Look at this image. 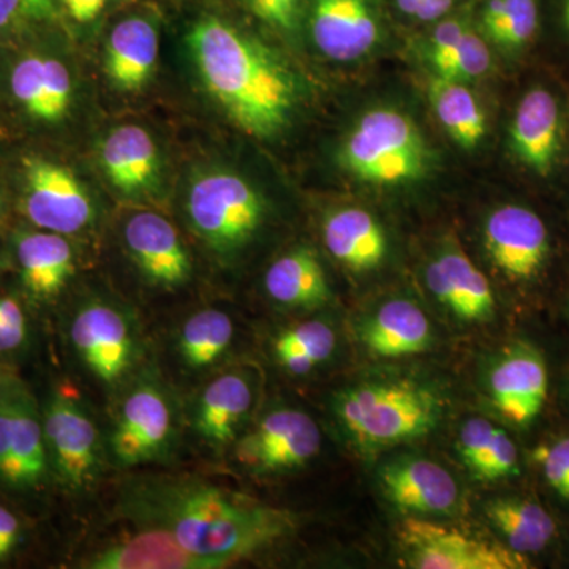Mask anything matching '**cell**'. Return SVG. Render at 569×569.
Returning <instances> with one entry per match:
<instances>
[{"instance_id": "6da1fadb", "label": "cell", "mask_w": 569, "mask_h": 569, "mask_svg": "<svg viewBox=\"0 0 569 569\" xmlns=\"http://www.w3.org/2000/svg\"><path fill=\"white\" fill-rule=\"evenodd\" d=\"M121 511L138 529L162 530L213 569L290 537L296 518L197 478L141 479L126 486Z\"/></svg>"}, {"instance_id": "7a4b0ae2", "label": "cell", "mask_w": 569, "mask_h": 569, "mask_svg": "<svg viewBox=\"0 0 569 569\" xmlns=\"http://www.w3.org/2000/svg\"><path fill=\"white\" fill-rule=\"evenodd\" d=\"M187 44L206 91L239 129L271 138L290 123L298 81L274 51L213 17L194 22Z\"/></svg>"}, {"instance_id": "3957f363", "label": "cell", "mask_w": 569, "mask_h": 569, "mask_svg": "<svg viewBox=\"0 0 569 569\" xmlns=\"http://www.w3.org/2000/svg\"><path fill=\"white\" fill-rule=\"evenodd\" d=\"M336 417L362 448L396 447L432 432L443 400L429 385L413 380H376L337 395Z\"/></svg>"}, {"instance_id": "277c9868", "label": "cell", "mask_w": 569, "mask_h": 569, "mask_svg": "<svg viewBox=\"0 0 569 569\" xmlns=\"http://www.w3.org/2000/svg\"><path fill=\"white\" fill-rule=\"evenodd\" d=\"M430 152L417 123L403 112L378 108L366 112L339 152L347 173L376 186L417 181L429 168Z\"/></svg>"}, {"instance_id": "5b68a950", "label": "cell", "mask_w": 569, "mask_h": 569, "mask_svg": "<svg viewBox=\"0 0 569 569\" xmlns=\"http://www.w3.org/2000/svg\"><path fill=\"white\" fill-rule=\"evenodd\" d=\"M186 212L193 233L212 253L233 258L260 233L268 216L263 194L228 170H208L187 190Z\"/></svg>"}, {"instance_id": "8992f818", "label": "cell", "mask_w": 569, "mask_h": 569, "mask_svg": "<svg viewBox=\"0 0 569 569\" xmlns=\"http://www.w3.org/2000/svg\"><path fill=\"white\" fill-rule=\"evenodd\" d=\"M178 438L170 391L152 372L134 378L119 402L107 437L108 459L121 468L163 463L173 456Z\"/></svg>"}, {"instance_id": "52a82bcc", "label": "cell", "mask_w": 569, "mask_h": 569, "mask_svg": "<svg viewBox=\"0 0 569 569\" xmlns=\"http://www.w3.org/2000/svg\"><path fill=\"white\" fill-rule=\"evenodd\" d=\"M41 421L51 477L69 492H88L108 460L107 440L91 411L80 397L58 389L48 397Z\"/></svg>"}, {"instance_id": "ba28073f", "label": "cell", "mask_w": 569, "mask_h": 569, "mask_svg": "<svg viewBox=\"0 0 569 569\" xmlns=\"http://www.w3.org/2000/svg\"><path fill=\"white\" fill-rule=\"evenodd\" d=\"M51 477L36 399L13 378L0 381V488L39 489Z\"/></svg>"}, {"instance_id": "9c48e42d", "label": "cell", "mask_w": 569, "mask_h": 569, "mask_svg": "<svg viewBox=\"0 0 569 569\" xmlns=\"http://www.w3.org/2000/svg\"><path fill=\"white\" fill-rule=\"evenodd\" d=\"M69 337L82 366L100 383L116 388L133 372L140 339L134 320L122 307L102 299L86 302L71 318Z\"/></svg>"}, {"instance_id": "30bf717a", "label": "cell", "mask_w": 569, "mask_h": 569, "mask_svg": "<svg viewBox=\"0 0 569 569\" xmlns=\"http://www.w3.org/2000/svg\"><path fill=\"white\" fill-rule=\"evenodd\" d=\"M408 567L417 569H522L529 560L511 548L492 545L419 516L397 529Z\"/></svg>"}, {"instance_id": "8fae6325", "label": "cell", "mask_w": 569, "mask_h": 569, "mask_svg": "<svg viewBox=\"0 0 569 569\" xmlns=\"http://www.w3.org/2000/svg\"><path fill=\"white\" fill-rule=\"evenodd\" d=\"M320 448V427L309 415L296 408H276L241 433L234 455L252 473L272 475L306 466Z\"/></svg>"}, {"instance_id": "7c38bea8", "label": "cell", "mask_w": 569, "mask_h": 569, "mask_svg": "<svg viewBox=\"0 0 569 569\" xmlns=\"http://www.w3.org/2000/svg\"><path fill=\"white\" fill-rule=\"evenodd\" d=\"M24 212L39 230L63 236L91 227L96 208L77 176L43 159L24 162Z\"/></svg>"}, {"instance_id": "4fadbf2b", "label": "cell", "mask_w": 569, "mask_h": 569, "mask_svg": "<svg viewBox=\"0 0 569 569\" xmlns=\"http://www.w3.org/2000/svg\"><path fill=\"white\" fill-rule=\"evenodd\" d=\"M122 238L130 260L153 287L174 290L189 282L192 258L167 217L151 211L133 213L123 224Z\"/></svg>"}, {"instance_id": "5bb4252c", "label": "cell", "mask_w": 569, "mask_h": 569, "mask_svg": "<svg viewBox=\"0 0 569 569\" xmlns=\"http://www.w3.org/2000/svg\"><path fill=\"white\" fill-rule=\"evenodd\" d=\"M485 242L492 263L516 282L537 277L548 260V227L523 206L508 204L490 213Z\"/></svg>"}, {"instance_id": "9a60e30c", "label": "cell", "mask_w": 569, "mask_h": 569, "mask_svg": "<svg viewBox=\"0 0 569 569\" xmlns=\"http://www.w3.org/2000/svg\"><path fill=\"white\" fill-rule=\"evenodd\" d=\"M253 403L252 373L231 369L213 377L194 397L190 410L194 436L212 451L231 447L241 437Z\"/></svg>"}, {"instance_id": "2e32d148", "label": "cell", "mask_w": 569, "mask_h": 569, "mask_svg": "<svg viewBox=\"0 0 569 569\" xmlns=\"http://www.w3.org/2000/svg\"><path fill=\"white\" fill-rule=\"evenodd\" d=\"M388 500L410 516H451L459 507L458 481L447 468L426 458L402 456L380 470Z\"/></svg>"}, {"instance_id": "e0dca14e", "label": "cell", "mask_w": 569, "mask_h": 569, "mask_svg": "<svg viewBox=\"0 0 569 569\" xmlns=\"http://www.w3.org/2000/svg\"><path fill=\"white\" fill-rule=\"evenodd\" d=\"M545 358L533 347H509L489 372V391L498 413L516 426H527L541 413L548 399Z\"/></svg>"}, {"instance_id": "ac0fdd59", "label": "cell", "mask_w": 569, "mask_h": 569, "mask_svg": "<svg viewBox=\"0 0 569 569\" xmlns=\"http://www.w3.org/2000/svg\"><path fill=\"white\" fill-rule=\"evenodd\" d=\"M310 33L326 58L350 62L373 50L380 29L367 0H312Z\"/></svg>"}, {"instance_id": "d6986e66", "label": "cell", "mask_w": 569, "mask_h": 569, "mask_svg": "<svg viewBox=\"0 0 569 569\" xmlns=\"http://www.w3.org/2000/svg\"><path fill=\"white\" fill-rule=\"evenodd\" d=\"M426 282L437 301L466 321H488L496 310L488 277L458 246L427 264Z\"/></svg>"}, {"instance_id": "ffe728a7", "label": "cell", "mask_w": 569, "mask_h": 569, "mask_svg": "<svg viewBox=\"0 0 569 569\" xmlns=\"http://www.w3.org/2000/svg\"><path fill=\"white\" fill-rule=\"evenodd\" d=\"M509 134L520 162L539 176H548L556 167L561 146V114L556 97L542 88L527 92L516 108Z\"/></svg>"}, {"instance_id": "44dd1931", "label": "cell", "mask_w": 569, "mask_h": 569, "mask_svg": "<svg viewBox=\"0 0 569 569\" xmlns=\"http://www.w3.org/2000/svg\"><path fill=\"white\" fill-rule=\"evenodd\" d=\"M104 174L126 194H144L160 182V153L148 130L140 126L116 127L100 149Z\"/></svg>"}, {"instance_id": "7402d4cb", "label": "cell", "mask_w": 569, "mask_h": 569, "mask_svg": "<svg viewBox=\"0 0 569 569\" xmlns=\"http://www.w3.org/2000/svg\"><path fill=\"white\" fill-rule=\"evenodd\" d=\"M11 93L29 116L41 122H59L70 110L73 84L61 61L28 56L13 67Z\"/></svg>"}, {"instance_id": "603a6c76", "label": "cell", "mask_w": 569, "mask_h": 569, "mask_svg": "<svg viewBox=\"0 0 569 569\" xmlns=\"http://www.w3.org/2000/svg\"><path fill=\"white\" fill-rule=\"evenodd\" d=\"M22 287L37 301H51L74 274V253L66 236L28 231L14 241Z\"/></svg>"}, {"instance_id": "cb8c5ba5", "label": "cell", "mask_w": 569, "mask_h": 569, "mask_svg": "<svg viewBox=\"0 0 569 569\" xmlns=\"http://www.w3.org/2000/svg\"><path fill=\"white\" fill-rule=\"evenodd\" d=\"M359 337L373 355L402 358L429 350L433 329L421 307L408 299H395L367 318Z\"/></svg>"}, {"instance_id": "d4e9b609", "label": "cell", "mask_w": 569, "mask_h": 569, "mask_svg": "<svg viewBox=\"0 0 569 569\" xmlns=\"http://www.w3.org/2000/svg\"><path fill=\"white\" fill-rule=\"evenodd\" d=\"M159 59V31L144 18H127L107 40L104 70L116 88L138 92L151 80Z\"/></svg>"}, {"instance_id": "484cf974", "label": "cell", "mask_w": 569, "mask_h": 569, "mask_svg": "<svg viewBox=\"0 0 569 569\" xmlns=\"http://www.w3.org/2000/svg\"><path fill=\"white\" fill-rule=\"evenodd\" d=\"M326 249L339 263L356 272L372 271L387 257L383 228L372 213L361 208H343L323 222Z\"/></svg>"}, {"instance_id": "4316f807", "label": "cell", "mask_w": 569, "mask_h": 569, "mask_svg": "<svg viewBox=\"0 0 569 569\" xmlns=\"http://www.w3.org/2000/svg\"><path fill=\"white\" fill-rule=\"evenodd\" d=\"M89 569H213L162 530L140 529L86 561Z\"/></svg>"}, {"instance_id": "83f0119b", "label": "cell", "mask_w": 569, "mask_h": 569, "mask_svg": "<svg viewBox=\"0 0 569 569\" xmlns=\"http://www.w3.org/2000/svg\"><path fill=\"white\" fill-rule=\"evenodd\" d=\"M264 288L272 301L290 309H317L331 299L323 264L309 247L277 258L266 272Z\"/></svg>"}, {"instance_id": "f1b7e54d", "label": "cell", "mask_w": 569, "mask_h": 569, "mask_svg": "<svg viewBox=\"0 0 569 569\" xmlns=\"http://www.w3.org/2000/svg\"><path fill=\"white\" fill-rule=\"evenodd\" d=\"M486 516L507 539L508 548L527 556L548 548L556 537L552 516L537 501L501 497L486 505Z\"/></svg>"}, {"instance_id": "f546056e", "label": "cell", "mask_w": 569, "mask_h": 569, "mask_svg": "<svg viewBox=\"0 0 569 569\" xmlns=\"http://www.w3.org/2000/svg\"><path fill=\"white\" fill-rule=\"evenodd\" d=\"M430 103L438 121L460 148L475 149L485 138L486 114L463 82L436 77L429 86Z\"/></svg>"}, {"instance_id": "4dcf8cb0", "label": "cell", "mask_w": 569, "mask_h": 569, "mask_svg": "<svg viewBox=\"0 0 569 569\" xmlns=\"http://www.w3.org/2000/svg\"><path fill=\"white\" fill-rule=\"evenodd\" d=\"M234 339V323L227 312L203 309L183 321L178 335V355L193 370L216 366Z\"/></svg>"}, {"instance_id": "1f68e13d", "label": "cell", "mask_w": 569, "mask_h": 569, "mask_svg": "<svg viewBox=\"0 0 569 569\" xmlns=\"http://www.w3.org/2000/svg\"><path fill=\"white\" fill-rule=\"evenodd\" d=\"M272 350L287 372L306 376L335 353L336 332L323 320L305 321L280 332Z\"/></svg>"}, {"instance_id": "d6a6232c", "label": "cell", "mask_w": 569, "mask_h": 569, "mask_svg": "<svg viewBox=\"0 0 569 569\" xmlns=\"http://www.w3.org/2000/svg\"><path fill=\"white\" fill-rule=\"evenodd\" d=\"M482 26L498 47L519 50L537 32V0H489L482 13Z\"/></svg>"}, {"instance_id": "836d02e7", "label": "cell", "mask_w": 569, "mask_h": 569, "mask_svg": "<svg viewBox=\"0 0 569 569\" xmlns=\"http://www.w3.org/2000/svg\"><path fill=\"white\" fill-rule=\"evenodd\" d=\"M436 77L460 82L477 80L490 70V51L486 41L471 29H467L462 39L449 52L443 61L432 67Z\"/></svg>"}, {"instance_id": "e575fe53", "label": "cell", "mask_w": 569, "mask_h": 569, "mask_svg": "<svg viewBox=\"0 0 569 569\" xmlns=\"http://www.w3.org/2000/svg\"><path fill=\"white\" fill-rule=\"evenodd\" d=\"M471 473L481 481H500L519 473L518 448L503 429L498 427L492 443Z\"/></svg>"}, {"instance_id": "d590c367", "label": "cell", "mask_w": 569, "mask_h": 569, "mask_svg": "<svg viewBox=\"0 0 569 569\" xmlns=\"http://www.w3.org/2000/svg\"><path fill=\"white\" fill-rule=\"evenodd\" d=\"M533 460L550 490L569 501V437L539 445L535 448Z\"/></svg>"}, {"instance_id": "8d00e7d4", "label": "cell", "mask_w": 569, "mask_h": 569, "mask_svg": "<svg viewBox=\"0 0 569 569\" xmlns=\"http://www.w3.org/2000/svg\"><path fill=\"white\" fill-rule=\"evenodd\" d=\"M497 429L498 427L486 418H471L463 422L459 433L458 448L460 458L470 470L478 466L479 460L488 451Z\"/></svg>"}, {"instance_id": "74e56055", "label": "cell", "mask_w": 569, "mask_h": 569, "mask_svg": "<svg viewBox=\"0 0 569 569\" xmlns=\"http://www.w3.org/2000/svg\"><path fill=\"white\" fill-rule=\"evenodd\" d=\"M28 336V320L17 299L0 298V353L17 350Z\"/></svg>"}, {"instance_id": "f35d334b", "label": "cell", "mask_w": 569, "mask_h": 569, "mask_svg": "<svg viewBox=\"0 0 569 569\" xmlns=\"http://www.w3.org/2000/svg\"><path fill=\"white\" fill-rule=\"evenodd\" d=\"M254 17L274 26V28L291 31L298 17V0H247Z\"/></svg>"}, {"instance_id": "ab89813d", "label": "cell", "mask_w": 569, "mask_h": 569, "mask_svg": "<svg viewBox=\"0 0 569 569\" xmlns=\"http://www.w3.org/2000/svg\"><path fill=\"white\" fill-rule=\"evenodd\" d=\"M467 29V26L462 24L460 21L451 20L441 22L436 29V32H433L432 39H430L429 51H427L430 66L433 67L436 63L443 61L449 52L455 50L456 44L462 39Z\"/></svg>"}, {"instance_id": "60d3db41", "label": "cell", "mask_w": 569, "mask_h": 569, "mask_svg": "<svg viewBox=\"0 0 569 569\" xmlns=\"http://www.w3.org/2000/svg\"><path fill=\"white\" fill-rule=\"evenodd\" d=\"M21 541V523L10 509L0 507V561L17 549Z\"/></svg>"}, {"instance_id": "b9f144b4", "label": "cell", "mask_w": 569, "mask_h": 569, "mask_svg": "<svg viewBox=\"0 0 569 569\" xmlns=\"http://www.w3.org/2000/svg\"><path fill=\"white\" fill-rule=\"evenodd\" d=\"M70 17L78 22H91L102 13L107 0H63Z\"/></svg>"}, {"instance_id": "7bdbcfd3", "label": "cell", "mask_w": 569, "mask_h": 569, "mask_svg": "<svg viewBox=\"0 0 569 569\" xmlns=\"http://www.w3.org/2000/svg\"><path fill=\"white\" fill-rule=\"evenodd\" d=\"M455 0H422L419 7L417 17L421 21H436L440 20L443 14L451 10Z\"/></svg>"}, {"instance_id": "ee69618b", "label": "cell", "mask_w": 569, "mask_h": 569, "mask_svg": "<svg viewBox=\"0 0 569 569\" xmlns=\"http://www.w3.org/2000/svg\"><path fill=\"white\" fill-rule=\"evenodd\" d=\"M21 10L32 18H50L54 13L52 0H21Z\"/></svg>"}, {"instance_id": "f6af8a7d", "label": "cell", "mask_w": 569, "mask_h": 569, "mask_svg": "<svg viewBox=\"0 0 569 569\" xmlns=\"http://www.w3.org/2000/svg\"><path fill=\"white\" fill-rule=\"evenodd\" d=\"M21 10V0H0V26H6Z\"/></svg>"}, {"instance_id": "bcb514c9", "label": "cell", "mask_w": 569, "mask_h": 569, "mask_svg": "<svg viewBox=\"0 0 569 569\" xmlns=\"http://www.w3.org/2000/svg\"><path fill=\"white\" fill-rule=\"evenodd\" d=\"M396 2L400 11H403L406 14H410V17H417L422 0H396Z\"/></svg>"}, {"instance_id": "7dc6e473", "label": "cell", "mask_w": 569, "mask_h": 569, "mask_svg": "<svg viewBox=\"0 0 569 569\" xmlns=\"http://www.w3.org/2000/svg\"><path fill=\"white\" fill-rule=\"evenodd\" d=\"M565 22H567V28L569 31V0L567 2V9H565Z\"/></svg>"}]
</instances>
